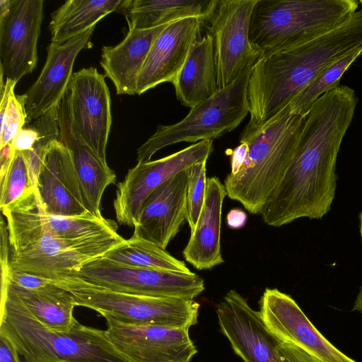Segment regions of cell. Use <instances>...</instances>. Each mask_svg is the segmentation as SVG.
Instances as JSON below:
<instances>
[{
    "label": "cell",
    "mask_w": 362,
    "mask_h": 362,
    "mask_svg": "<svg viewBox=\"0 0 362 362\" xmlns=\"http://www.w3.org/2000/svg\"><path fill=\"white\" fill-rule=\"evenodd\" d=\"M357 103L354 90L346 86H339L315 102L291 163L261 212L264 223L280 227L300 218L321 219L330 211L337 155Z\"/></svg>",
    "instance_id": "obj_1"
},
{
    "label": "cell",
    "mask_w": 362,
    "mask_h": 362,
    "mask_svg": "<svg viewBox=\"0 0 362 362\" xmlns=\"http://www.w3.org/2000/svg\"><path fill=\"white\" fill-rule=\"evenodd\" d=\"M362 45V10L339 27L302 44L262 55L248 81L250 126L276 115L326 66Z\"/></svg>",
    "instance_id": "obj_2"
},
{
    "label": "cell",
    "mask_w": 362,
    "mask_h": 362,
    "mask_svg": "<svg viewBox=\"0 0 362 362\" xmlns=\"http://www.w3.org/2000/svg\"><path fill=\"white\" fill-rule=\"evenodd\" d=\"M305 118L292 113L288 104L262 124H247L240 137L247 146L245 160L224 180L229 198L261 214L291 163Z\"/></svg>",
    "instance_id": "obj_3"
},
{
    "label": "cell",
    "mask_w": 362,
    "mask_h": 362,
    "mask_svg": "<svg viewBox=\"0 0 362 362\" xmlns=\"http://www.w3.org/2000/svg\"><path fill=\"white\" fill-rule=\"evenodd\" d=\"M0 332L23 362H133L112 344L105 330L78 322L69 332L52 330L1 289Z\"/></svg>",
    "instance_id": "obj_4"
},
{
    "label": "cell",
    "mask_w": 362,
    "mask_h": 362,
    "mask_svg": "<svg viewBox=\"0 0 362 362\" xmlns=\"http://www.w3.org/2000/svg\"><path fill=\"white\" fill-rule=\"evenodd\" d=\"M356 0H257L250 40L262 55L322 35L345 23L358 8Z\"/></svg>",
    "instance_id": "obj_5"
},
{
    "label": "cell",
    "mask_w": 362,
    "mask_h": 362,
    "mask_svg": "<svg viewBox=\"0 0 362 362\" xmlns=\"http://www.w3.org/2000/svg\"><path fill=\"white\" fill-rule=\"evenodd\" d=\"M52 281L71 292L77 306L124 324L189 329L197 323L200 305L194 300L116 292L68 275Z\"/></svg>",
    "instance_id": "obj_6"
},
{
    "label": "cell",
    "mask_w": 362,
    "mask_h": 362,
    "mask_svg": "<svg viewBox=\"0 0 362 362\" xmlns=\"http://www.w3.org/2000/svg\"><path fill=\"white\" fill-rule=\"evenodd\" d=\"M252 69L213 96L190 108L187 115L170 125H158L136 151V160H151L161 148L180 142L213 140L235 129L250 110L247 86Z\"/></svg>",
    "instance_id": "obj_7"
},
{
    "label": "cell",
    "mask_w": 362,
    "mask_h": 362,
    "mask_svg": "<svg viewBox=\"0 0 362 362\" xmlns=\"http://www.w3.org/2000/svg\"><path fill=\"white\" fill-rule=\"evenodd\" d=\"M61 275L74 276L116 292L154 297L194 300L205 288L204 279L193 272L182 274L129 267L103 256Z\"/></svg>",
    "instance_id": "obj_8"
},
{
    "label": "cell",
    "mask_w": 362,
    "mask_h": 362,
    "mask_svg": "<svg viewBox=\"0 0 362 362\" xmlns=\"http://www.w3.org/2000/svg\"><path fill=\"white\" fill-rule=\"evenodd\" d=\"M257 1L218 0L208 21L218 90L235 82L262 56L250 40L251 16Z\"/></svg>",
    "instance_id": "obj_9"
},
{
    "label": "cell",
    "mask_w": 362,
    "mask_h": 362,
    "mask_svg": "<svg viewBox=\"0 0 362 362\" xmlns=\"http://www.w3.org/2000/svg\"><path fill=\"white\" fill-rule=\"evenodd\" d=\"M123 240L119 233L81 241H68L40 235L11 250L10 267L54 280L90 260L103 256Z\"/></svg>",
    "instance_id": "obj_10"
},
{
    "label": "cell",
    "mask_w": 362,
    "mask_h": 362,
    "mask_svg": "<svg viewBox=\"0 0 362 362\" xmlns=\"http://www.w3.org/2000/svg\"><path fill=\"white\" fill-rule=\"evenodd\" d=\"M6 217L10 250L40 235L68 241H81L97 236L117 234L115 221L91 214L61 216L46 214L35 192L1 210Z\"/></svg>",
    "instance_id": "obj_11"
},
{
    "label": "cell",
    "mask_w": 362,
    "mask_h": 362,
    "mask_svg": "<svg viewBox=\"0 0 362 362\" xmlns=\"http://www.w3.org/2000/svg\"><path fill=\"white\" fill-rule=\"evenodd\" d=\"M213 149V140H204L130 168L117 185L113 206L117 222L134 227L143 203L156 188L179 172L207 160Z\"/></svg>",
    "instance_id": "obj_12"
},
{
    "label": "cell",
    "mask_w": 362,
    "mask_h": 362,
    "mask_svg": "<svg viewBox=\"0 0 362 362\" xmlns=\"http://www.w3.org/2000/svg\"><path fill=\"white\" fill-rule=\"evenodd\" d=\"M259 312L267 329L281 343L294 345L322 362H356L329 342L296 302L277 288L264 290Z\"/></svg>",
    "instance_id": "obj_13"
},
{
    "label": "cell",
    "mask_w": 362,
    "mask_h": 362,
    "mask_svg": "<svg viewBox=\"0 0 362 362\" xmlns=\"http://www.w3.org/2000/svg\"><path fill=\"white\" fill-rule=\"evenodd\" d=\"M105 318L108 339L133 362H190L197 353L189 329L132 325Z\"/></svg>",
    "instance_id": "obj_14"
},
{
    "label": "cell",
    "mask_w": 362,
    "mask_h": 362,
    "mask_svg": "<svg viewBox=\"0 0 362 362\" xmlns=\"http://www.w3.org/2000/svg\"><path fill=\"white\" fill-rule=\"evenodd\" d=\"M105 76L94 67L73 74L68 93L74 126L106 164V148L112 125L111 100Z\"/></svg>",
    "instance_id": "obj_15"
},
{
    "label": "cell",
    "mask_w": 362,
    "mask_h": 362,
    "mask_svg": "<svg viewBox=\"0 0 362 362\" xmlns=\"http://www.w3.org/2000/svg\"><path fill=\"white\" fill-rule=\"evenodd\" d=\"M216 314L221 331L245 362H282L281 341L267 329L259 312L238 291L227 292L217 305Z\"/></svg>",
    "instance_id": "obj_16"
},
{
    "label": "cell",
    "mask_w": 362,
    "mask_h": 362,
    "mask_svg": "<svg viewBox=\"0 0 362 362\" xmlns=\"http://www.w3.org/2000/svg\"><path fill=\"white\" fill-rule=\"evenodd\" d=\"M43 5V0H13L8 15L0 21V66L5 79L18 82L36 67Z\"/></svg>",
    "instance_id": "obj_17"
},
{
    "label": "cell",
    "mask_w": 362,
    "mask_h": 362,
    "mask_svg": "<svg viewBox=\"0 0 362 362\" xmlns=\"http://www.w3.org/2000/svg\"><path fill=\"white\" fill-rule=\"evenodd\" d=\"M35 194L47 214L74 217L90 214L70 151L60 140L52 142L44 158Z\"/></svg>",
    "instance_id": "obj_18"
},
{
    "label": "cell",
    "mask_w": 362,
    "mask_h": 362,
    "mask_svg": "<svg viewBox=\"0 0 362 362\" xmlns=\"http://www.w3.org/2000/svg\"><path fill=\"white\" fill-rule=\"evenodd\" d=\"M96 25L59 45L50 43L45 65L35 82L23 94L28 122L58 105L66 94L78 53L92 47Z\"/></svg>",
    "instance_id": "obj_19"
},
{
    "label": "cell",
    "mask_w": 362,
    "mask_h": 362,
    "mask_svg": "<svg viewBox=\"0 0 362 362\" xmlns=\"http://www.w3.org/2000/svg\"><path fill=\"white\" fill-rule=\"evenodd\" d=\"M186 221L187 173L184 170L146 198L134 223L133 235L165 250Z\"/></svg>",
    "instance_id": "obj_20"
},
{
    "label": "cell",
    "mask_w": 362,
    "mask_h": 362,
    "mask_svg": "<svg viewBox=\"0 0 362 362\" xmlns=\"http://www.w3.org/2000/svg\"><path fill=\"white\" fill-rule=\"evenodd\" d=\"M204 23L198 18L189 17L172 22L161 31L139 74L136 95H140L162 83H174Z\"/></svg>",
    "instance_id": "obj_21"
},
{
    "label": "cell",
    "mask_w": 362,
    "mask_h": 362,
    "mask_svg": "<svg viewBox=\"0 0 362 362\" xmlns=\"http://www.w3.org/2000/svg\"><path fill=\"white\" fill-rule=\"evenodd\" d=\"M59 140L69 150L88 212L98 218L105 189L116 181V174L93 151L72 120L68 90L59 105Z\"/></svg>",
    "instance_id": "obj_22"
},
{
    "label": "cell",
    "mask_w": 362,
    "mask_h": 362,
    "mask_svg": "<svg viewBox=\"0 0 362 362\" xmlns=\"http://www.w3.org/2000/svg\"><path fill=\"white\" fill-rule=\"evenodd\" d=\"M226 195L218 177L207 178L202 209L182 252L185 260L198 270L211 269L224 262L220 240L222 206Z\"/></svg>",
    "instance_id": "obj_23"
},
{
    "label": "cell",
    "mask_w": 362,
    "mask_h": 362,
    "mask_svg": "<svg viewBox=\"0 0 362 362\" xmlns=\"http://www.w3.org/2000/svg\"><path fill=\"white\" fill-rule=\"evenodd\" d=\"M168 24L149 29L129 30L119 44L102 47L100 66L105 76L115 86L117 95H136L137 81L149 51Z\"/></svg>",
    "instance_id": "obj_24"
},
{
    "label": "cell",
    "mask_w": 362,
    "mask_h": 362,
    "mask_svg": "<svg viewBox=\"0 0 362 362\" xmlns=\"http://www.w3.org/2000/svg\"><path fill=\"white\" fill-rule=\"evenodd\" d=\"M173 85L177 100L190 108L218 91L213 40L209 33H200L196 37Z\"/></svg>",
    "instance_id": "obj_25"
},
{
    "label": "cell",
    "mask_w": 362,
    "mask_h": 362,
    "mask_svg": "<svg viewBox=\"0 0 362 362\" xmlns=\"http://www.w3.org/2000/svg\"><path fill=\"white\" fill-rule=\"evenodd\" d=\"M1 289L9 293L47 327L69 332L78 322L74 317L76 305L70 291L52 282L38 289L19 287L1 276Z\"/></svg>",
    "instance_id": "obj_26"
},
{
    "label": "cell",
    "mask_w": 362,
    "mask_h": 362,
    "mask_svg": "<svg viewBox=\"0 0 362 362\" xmlns=\"http://www.w3.org/2000/svg\"><path fill=\"white\" fill-rule=\"evenodd\" d=\"M218 0H123L118 12L129 30H144L195 17L208 22Z\"/></svg>",
    "instance_id": "obj_27"
},
{
    "label": "cell",
    "mask_w": 362,
    "mask_h": 362,
    "mask_svg": "<svg viewBox=\"0 0 362 362\" xmlns=\"http://www.w3.org/2000/svg\"><path fill=\"white\" fill-rule=\"evenodd\" d=\"M123 0H67L52 13L51 42L62 44L86 31L113 11Z\"/></svg>",
    "instance_id": "obj_28"
},
{
    "label": "cell",
    "mask_w": 362,
    "mask_h": 362,
    "mask_svg": "<svg viewBox=\"0 0 362 362\" xmlns=\"http://www.w3.org/2000/svg\"><path fill=\"white\" fill-rule=\"evenodd\" d=\"M103 257L129 267L192 273L183 261L176 259L158 245L133 235L129 239H124Z\"/></svg>",
    "instance_id": "obj_29"
},
{
    "label": "cell",
    "mask_w": 362,
    "mask_h": 362,
    "mask_svg": "<svg viewBox=\"0 0 362 362\" xmlns=\"http://www.w3.org/2000/svg\"><path fill=\"white\" fill-rule=\"evenodd\" d=\"M361 53L362 45L326 66L291 100V112L305 117L319 98L339 86L342 75Z\"/></svg>",
    "instance_id": "obj_30"
},
{
    "label": "cell",
    "mask_w": 362,
    "mask_h": 362,
    "mask_svg": "<svg viewBox=\"0 0 362 362\" xmlns=\"http://www.w3.org/2000/svg\"><path fill=\"white\" fill-rule=\"evenodd\" d=\"M0 189L1 210L35 192L28 163L23 152L16 151L8 170L0 179Z\"/></svg>",
    "instance_id": "obj_31"
},
{
    "label": "cell",
    "mask_w": 362,
    "mask_h": 362,
    "mask_svg": "<svg viewBox=\"0 0 362 362\" xmlns=\"http://www.w3.org/2000/svg\"><path fill=\"white\" fill-rule=\"evenodd\" d=\"M206 161L194 164L187 173V223L190 233L194 230L203 207L206 187Z\"/></svg>",
    "instance_id": "obj_32"
},
{
    "label": "cell",
    "mask_w": 362,
    "mask_h": 362,
    "mask_svg": "<svg viewBox=\"0 0 362 362\" xmlns=\"http://www.w3.org/2000/svg\"><path fill=\"white\" fill-rule=\"evenodd\" d=\"M28 122L25 99L16 95L14 90L10 95L4 117L1 120L0 148L11 144L17 132Z\"/></svg>",
    "instance_id": "obj_33"
},
{
    "label": "cell",
    "mask_w": 362,
    "mask_h": 362,
    "mask_svg": "<svg viewBox=\"0 0 362 362\" xmlns=\"http://www.w3.org/2000/svg\"><path fill=\"white\" fill-rule=\"evenodd\" d=\"M1 276H5L14 285L30 290L38 289L52 282V280L16 270L11 267L7 271L1 272Z\"/></svg>",
    "instance_id": "obj_34"
},
{
    "label": "cell",
    "mask_w": 362,
    "mask_h": 362,
    "mask_svg": "<svg viewBox=\"0 0 362 362\" xmlns=\"http://www.w3.org/2000/svg\"><path fill=\"white\" fill-rule=\"evenodd\" d=\"M38 137L39 134L33 125L23 127L17 132L11 145L15 151H28L33 149Z\"/></svg>",
    "instance_id": "obj_35"
},
{
    "label": "cell",
    "mask_w": 362,
    "mask_h": 362,
    "mask_svg": "<svg viewBox=\"0 0 362 362\" xmlns=\"http://www.w3.org/2000/svg\"><path fill=\"white\" fill-rule=\"evenodd\" d=\"M279 352L282 362H322L303 349L286 343H281Z\"/></svg>",
    "instance_id": "obj_36"
},
{
    "label": "cell",
    "mask_w": 362,
    "mask_h": 362,
    "mask_svg": "<svg viewBox=\"0 0 362 362\" xmlns=\"http://www.w3.org/2000/svg\"><path fill=\"white\" fill-rule=\"evenodd\" d=\"M10 244L7 225L1 217L0 222V266L1 272L7 271L10 268Z\"/></svg>",
    "instance_id": "obj_37"
},
{
    "label": "cell",
    "mask_w": 362,
    "mask_h": 362,
    "mask_svg": "<svg viewBox=\"0 0 362 362\" xmlns=\"http://www.w3.org/2000/svg\"><path fill=\"white\" fill-rule=\"evenodd\" d=\"M0 362H21L15 347L2 332H0Z\"/></svg>",
    "instance_id": "obj_38"
},
{
    "label": "cell",
    "mask_w": 362,
    "mask_h": 362,
    "mask_svg": "<svg viewBox=\"0 0 362 362\" xmlns=\"http://www.w3.org/2000/svg\"><path fill=\"white\" fill-rule=\"evenodd\" d=\"M16 151L11 144L0 148V179H1L8 170Z\"/></svg>",
    "instance_id": "obj_39"
},
{
    "label": "cell",
    "mask_w": 362,
    "mask_h": 362,
    "mask_svg": "<svg viewBox=\"0 0 362 362\" xmlns=\"http://www.w3.org/2000/svg\"><path fill=\"white\" fill-rule=\"evenodd\" d=\"M247 221V214L241 209H231L227 214L226 223L228 227L238 229L243 227Z\"/></svg>",
    "instance_id": "obj_40"
},
{
    "label": "cell",
    "mask_w": 362,
    "mask_h": 362,
    "mask_svg": "<svg viewBox=\"0 0 362 362\" xmlns=\"http://www.w3.org/2000/svg\"><path fill=\"white\" fill-rule=\"evenodd\" d=\"M13 0L0 1V21H3L8 15Z\"/></svg>",
    "instance_id": "obj_41"
},
{
    "label": "cell",
    "mask_w": 362,
    "mask_h": 362,
    "mask_svg": "<svg viewBox=\"0 0 362 362\" xmlns=\"http://www.w3.org/2000/svg\"><path fill=\"white\" fill-rule=\"evenodd\" d=\"M352 310H356L362 313V286H361L358 293L356 298Z\"/></svg>",
    "instance_id": "obj_42"
},
{
    "label": "cell",
    "mask_w": 362,
    "mask_h": 362,
    "mask_svg": "<svg viewBox=\"0 0 362 362\" xmlns=\"http://www.w3.org/2000/svg\"><path fill=\"white\" fill-rule=\"evenodd\" d=\"M359 228H360V234H361V243H362V210L359 215Z\"/></svg>",
    "instance_id": "obj_43"
},
{
    "label": "cell",
    "mask_w": 362,
    "mask_h": 362,
    "mask_svg": "<svg viewBox=\"0 0 362 362\" xmlns=\"http://www.w3.org/2000/svg\"><path fill=\"white\" fill-rule=\"evenodd\" d=\"M358 2L362 5V0L358 1Z\"/></svg>",
    "instance_id": "obj_44"
}]
</instances>
